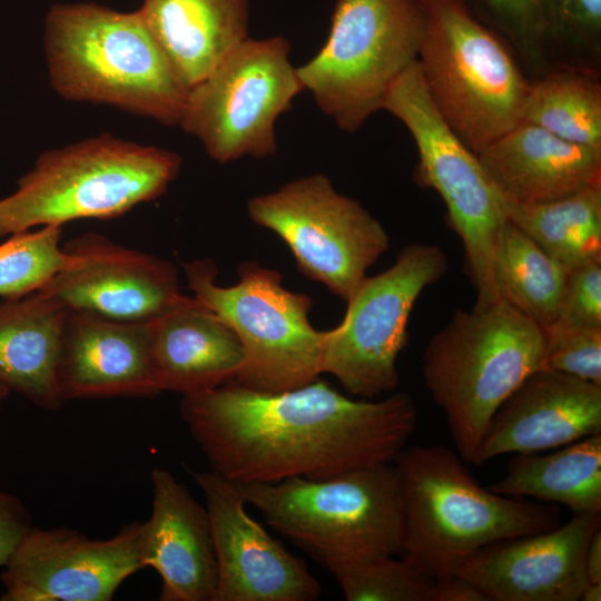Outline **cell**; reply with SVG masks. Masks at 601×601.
<instances>
[{
	"mask_svg": "<svg viewBox=\"0 0 601 601\" xmlns=\"http://www.w3.org/2000/svg\"><path fill=\"white\" fill-rule=\"evenodd\" d=\"M139 11L188 90L248 38L249 0H144Z\"/></svg>",
	"mask_w": 601,
	"mask_h": 601,
	"instance_id": "cell-24",
	"label": "cell"
},
{
	"mask_svg": "<svg viewBox=\"0 0 601 601\" xmlns=\"http://www.w3.org/2000/svg\"><path fill=\"white\" fill-rule=\"evenodd\" d=\"M584 570L589 582L601 583V531L591 536L584 555Z\"/></svg>",
	"mask_w": 601,
	"mask_h": 601,
	"instance_id": "cell-36",
	"label": "cell"
},
{
	"mask_svg": "<svg viewBox=\"0 0 601 601\" xmlns=\"http://www.w3.org/2000/svg\"><path fill=\"white\" fill-rule=\"evenodd\" d=\"M402 484V558L434 580L460 571L480 549L560 524L553 506L485 489L443 445L403 449L394 459Z\"/></svg>",
	"mask_w": 601,
	"mask_h": 601,
	"instance_id": "cell-3",
	"label": "cell"
},
{
	"mask_svg": "<svg viewBox=\"0 0 601 601\" xmlns=\"http://www.w3.org/2000/svg\"><path fill=\"white\" fill-rule=\"evenodd\" d=\"M32 526L31 513L21 499L0 491V566L7 564Z\"/></svg>",
	"mask_w": 601,
	"mask_h": 601,
	"instance_id": "cell-34",
	"label": "cell"
},
{
	"mask_svg": "<svg viewBox=\"0 0 601 601\" xmlns=\"http://www.w3.org/2000/svg\"><path fill=\"white\" fill-rule=\"evenodd\" d=\"M382 109L400 119L416 144V183L435 189L446 206L447 219L462 240L467 272L477 292L475 304L499 300L492 260L506 221L500 195L477 155L465 146L433 104L417 60L393 82Z\"/></svg>",
	"mask_w": 601,
	"mask_h": 601,
	"instance_id": "cell-10",
	"label": "cell"
},
{
	"mask_svg": "<svg viewBox=\"0 0 601 601\" xmlns=\"http://www.w3.org/2000/svg\"><path fill=\"white\" fill-rule=\"evenodd\" d=\"M152 509L145 521L141 562L157 571L161 601H215L217 563L205 506L174 474L151 470Z\"/></svg>",
	"mask_w": 601,
	"mask_h": 601,
	"instance_id": "cell-21",
	"label": "cell"
},
{
	"mask_svg": "<svg viewBox=\"0 0 601 601\" xmlns=\"http://www.w3.org/2000/svg\"><path fill=\"white\" fill-rule=\"evenodd\" d=\"M69 266L39 289L68 309L124 322L152 321L181 297L177 267L88 233L68 242Z\"/></svg>",
	"mask_w": 601,
	"mask_h": 601,
	"instance_id": "cell-16",
	"label": "cell"
},
{
	"mask_svg": "<svg viewBox=\"0 0 601 601\" xmlns=\"http://www.w3.org/2000/svg\"><path fill=\"white\" fill-rule=\"evenodd\" d=\"M533 79L601 70V0H462Z\"/></svg>",
	"mask_w": 601,
	"mask_h": 601,
	"instance_id": "cell-19",
	"label": "cell"
},
{
	"mask_svg": "<svg viewBox=\"0 0 601 601\" xmlns=\"http://www.w3.org/2000/svg\"><path fill=\"white\" fill-rule=\"evenodd\" d=\"M48 77L66 100L102 104L178 125L188 89L177 77L139 9L95 2L58 3L46 18Z\"/></svg>",
	"mask_w": 601,
	"mask_h": 601,
	"instance_id": "cell-2",
	"label": "cell"
},
{
	"mask_svg": "<svg viewBox=\"0 0 601 601\" xmlns=\"http://www.w3.org/2000/svg\"><path fill=\"white\" fill-rule=\"evenodd\" d=\"M347 601H433L435 580L402 556L328 566Z\"/></svg>",
	"mask_w": 601,
	"mask_h": 601,
	"instance_id": "cell-31",
	"label": "cell"
},
{
	"mask_svg": "<svg viewBox=\"0 0 601 601\" xmlns=\"http://www.w3.org/2000/svg\"><path fill=\"white\" fill-rule=\"evenodd\" d=\"M160 392L194 395L234 380L245 363L233 328L194 296L183 297L151 321Z\"/></svg>",
	"mask_w": 601,
	"mask_h": 601,
	"instance_id": "cell-23",
	"label": "cell"
},
{
	"mask_svg": "<svg viewBox=\"0 0 601 601\" xmlns=\"http://www.w3.org/2000/svg\"><path fill=\"white\" fill-rule=\"evenodd\" d=\"M9 394L10 391L2 383H0V411Z\"/></svg>",
	"mask_w": 601,
	"mask_h": 601,
	"instance_id": "cell-38",
	"label": "cell"
},
{
	"mask_svg": "<svg viewBox=\"0 0 601 601\" xmlns=\"http://www.w3.org/2000/svg\"><path fill=\"white\" fill-rule=\"evenodd\" d=\"M283 36L246 38L188 90L179 126L219 164L277 152L275 125L304 88Z\"/></svg>",
	"mask_w": 601,
	"mask_h": 601,
	"instance_id": "cell-11",
	"label": "cell"
},
{
	"mask_svg": "<svg viewBox=\"0 0 601 601\" xmlns=\"http://www.w3.org/2000/svg\"><path fill=\"white\" fill-rule=\"evenodd\" d=\"M522 119L601 150L600 73L566 69L530 80Z\"/></svg>",
	"mask_w": 601,
	"mask_h": 601,
	"instance_id": "cell-29",
	"label": "cell"
},
{
	"mask_svg": "<svg viewBox=\"0 0 601 601\" xmlns=\"http://www.w3.org/2000/svg\"><path fill=\"white\" fill-rule=\"evenodd\" d=\"M145 522L134 521L106 540L75 529L32 526L0 574L2 601H109L144 569Z\"/></svg>",
	"mask_w": 601,
	"mask_h": 601,
	"instance_id": "cell-14",
	"label": "cell"
},
{
	"mask_svg": "<svg viewBox=\"0 0 601 601\" xmlns=\"http://www.w3.org/2000/svg\"><path fill=\"white\" fill-rule=\"evenodd\" d=\"M180 415L210 470L245 484L324 480L391 463L415 428L417 408L405 392L353 400L318 377L279 393L231 380L183 396Z\"/></svg>",
	"mask_w": 601,
	"mask_h": 601,
	"instance_id": "cell-1",
	"label": "cell"
},
{
	"mask_svg": "<svg viewBox=\"0 0 601 601\" xmlns=\"http://www.w3.org/2000/svg\"><path fill=\"white\" fill-rule=\"evenodd\" d=\"M62 229L45 226L13 234L0 245V297L17 298L36 292L70 265L60 245Z\"/></svg>",
	"mask_w": 601,
	"mask_h": 601,
	"instance_id": "cell-30",
	"label": "cell"
},
{
	"mask_svg": "<svg viewBox=\"0 0 601 601\" xmlns=\"http://www.w3.org/2000/svg\"><path fill=\"white\" fill-rule=\"evenodd\" d=\"M240 489L273 530L325 569L402 555L403 494L393 462L324 480L289 477Z\"/></svg>",
	"mask_w": 601,
	"mask_h": 601,
	"instance_id": "cell-6",
	"label": "cell"
},
{
	"mask_svg": "<svg viewBox=\"0 0 601 601\" xmlns=\"http://www.w3.org/2000/svg\"><path fill=\"white\" fill-rule=\"evenodd\" d=\"M67 312L39 290L0 303V383L46 411L63 403L57 370Z\"/></svg>",
	"mask_w": 601,
	"mask_h": 601,
	"instance_id": "cell-25",
	"label": "cell"
},
{
	"mask_svg": "<svg viewBox=\"0 0 601 601\" xmlns=\"http://www.w3.org/2000/svg\"><path fill=\"white\" fill-rule=\"evenodd\" d=\"M433 601H487L470 580L455 573L435 580Z\"/></svg>",
	"mask_w": 601,
	"mask_h": 601,
	"instance_id": "cell-35",
	"label": "cell"
},
{
	"mask_svg": "<svg viewBox=\"0 0 601 601\" xmlns=\"http://www.w3.org/2000/svg\"><path fill=\"white\" fill-rule=\"evenodd\" d=\"M549 453L515 454L489 489L513 497L558 503L573 513L601 512V434Z\"/></svg>",
	"mask_w": 601,
	"mask_h": 601,
	"instance_id": "cell-26",
	"label": "cell"
},
{
	"mask_svg": "<svg viewBox=\"0 0 601 601\" xmlns=\"http://www.w3.org/2000/svg\"><path fill=\"white\" fill-rule=\"evenodd\" d=\"M193 296L225 321L238 336L245 363L233 380L262 393H279L322 374L324 331L309 323L312 298L285 288L278 270L256 262L238 266V282L216 284L209 258L184 264Z\"/></svg>",
	"mask_w": 601,
	"mask_h": 601,
	"instance_id": "cell-9",
	"label": "cell"
},
{
	"mask_svg": "<svg viewBox=\"0 0 601 601\" xmlns=\"http://www.w3.org/2000/svg\"><path fill=\"white\" fill-rule=\"evenodd\" d=\"M248 217L275 233L299 272L347 302L388 249L383 225L358 201L313 174L247 201Z\"/></svg>",
	"mask_w": 601,
	"mask_h": 601,
	"instance_id": "cell-13",
	"label": "cell"
},
{
	"mask_svg": "<svg viewBox=\"0 0 601 601\" xmlns=\"http://www.w3.org/2000/svg\"><path fill=\"white\" fill-rule=\"evenodd\" d=\"M204 494L217 563L215 601H315L319 581L246 512L240 484L209 470L193 473Z\"/></svg>",
	"mask_w": 601,
	"mask_h": 601,
	"instance_id": "cell-15",
	"label": "cell"
},
{
	"mask_svg": "<svg viewBox=\"0 0 601 601\" xmlns=\"http://www.w3.org/2000/svg\"><path fill=\"white\" fill-rule=\"evenodd\" d=\"M447 269L439 245L415 243L404 246L390 268L367 276L346 302L341 324L324 331L322 374L333 375L347 393L364 400L394 391L413 306Z\"/></svg>",
	"mask_w": 601,
	"mask_h": 601,
	"instance_id": "cell-12",
	"label": "cell"
},
{
	"mask_svg": "<svg viewBox=\"0 0 601 601\" xmlns=\"http://www.w3.org/2000/svg\"><path fill=\"white\" fill-rule=\"evenodd\" d=\"M566 274L561 263L506 219L492 260L500 299L546 328L555 321Z\"/></svg>",
	"mask_w": 601,
	"mask_h": 601,
	"instance_id": "cell-28",
	"label": "cell"
},
{
	"mask_svg": "<svg viewBox=\"0 0 601 601\" xmlns=\"http://www.w3.org/2000/svg\"><path fill=\"white\" fill-rule=\"evenodd\" d=\"M546 331L499 299L456 309L428 341L423 376L464 462L472 463L490 421L532 373L543 368Z\"/></svg>",
	"mask_w": 601,
	"mask_h": 601,
	"instance_id": "cell-4",
	"label": "cell"
},
{
	"mask_svg": "<svg viewBox=\"0 0 601 601\" xmlns=\"http://www.w3.org/2000/svg\"><path fill=\"white\" fill-rule=\"evenodd\" d=\"M601 434V385L550 368L529 375L490 421L472 464Z\"/></svg>",
	"mask_w": 601,
	"mask_h": 601,
	"instance_id": "cell-20",
	"label": "cell"
},
{
	"mask_svg": "<svg viewBox=\"0 0 601 601\" xmlns=\"http://www.w3.org/2000/svg\"><path fill=\"white\" fill-rule=\"evenodd\" d=\"M181 165L175 151L109 134L48 150L0 199V237L122 216L164 195Z\"/></svg>",
	"mask_w": 601,
	"mask_h": 601,
	"instance_id": "cell-5",
	"label": "cell"
},
{
	"mask_svg": "<svg viewBox=\"0 0 601 601\" xmlns=\"http://www.w3.org/2000/svg\"><path fill=\"white\" fill-rule=\"evenodd\" d=\"M543 368L601 385V327L550 326Z\"/></svg>",
	"mask_w": 601,
	"mask_h": 601,
	"instance_id": "cell-32",
	"label": "cell"
},
{
	"mask_svg": "<svg viewBox=\"0 0 601 601\" xmlns=\"http://www.w3.org/2000/svg\"><path fill=\"white\" fill-rule=\"evenodd\" d=\"M600 521V513H573L548 531L494 542L457 573L487 601H579L589 583L585 550Z\"/></svg>",
	"mask_w": 601,
	"mask_h": 601,
	"instance_id": "cell-17",
	"label": "cell"
},
{
	"mask_svg": "<svg viewBox=\"0 0 601 601\" xmlns=\"http://www.w3.org/2000/svg\"><path fill=\"white\" fill-rule=\"evenodd\" d=\"M57 381L63 402L159 394L151 321L124 322L68 309Z\"/></svg>",
	"mask_w": 601,
	"mask_h": 601,
	"instance_id": "cell-18",
	"label": "cell"
},
{
	"mask_svg": "<svg viewBox=\"0 0 601 601\" xmlns=\"http://www.w3.org/2000/svg\"><path fill=\"white\" fill-rule=\"evenodd\" d=\"M426 28L417 0H337L324 46L297 67L300 83L341 130L354 132L417 60Z\"/></svg>",
	"mask_w": 601,
	"mask_h": 601,
	"instance_id": "cell-8",
	"label": "cell"
},
{
	"mask_svg": "<svg viewBox=\"0 0 601 601\" xmlns=\"http://www.w3.org/2000/svg\"><path fill=\"white\" fill-rule=\"evenodd\" d=\"M427 20L417 62L445 121L477 154L521 119L530 80L462 0H417Z\"/></svg>",
	"mask_w": 601,
	"mask_h": 601,
	"instance_id": "cell-7",
	"label": "cell"
},
{
	"mask_svg": "<svg viewBox=\"0 0 601 601\" xmlns=\"http://www.w3.org/2000/svg\"><path fill=\"white\" fill-rule=\"evenodd\" d=\"M551 326L601 327V259L568 269L556 317Z\"/></svg>",
	"mask_w": 601,
	"mask_h": 601,
	"instance_id": "cell-33",
	"label": "cell"
},
{
	"mask_svg": "<svg viewBox=\"0 0 601 601\" xmlns=\"http://www.w3.org/2000/svg\"><path fill=\"white\" fill-rule=\"evenodd\" d=\"M476 155L495 189L521 204L549 203L601 184L600 149L523 119Z\"/></svg>",
	"mask_w": 601,
	"mask_h": 601,
	"instance_id": "cell-22",
	"label": "cell"
},
{
	"mask_svg": "<svg viewBox=\"0 0 601 601\" xmlns=\"http://www.w3.org/2000/svg\"><path fill=\"white\" fill-rule=\"evenodd\" d=\"M499 195L505 218L566 269L601 259V184L541 204Z\"/></svg>",
	"mask_w": 601,
	"mask_h": 601,
	"instance_id": "cell-27",
	"label": "cell"
},
{
	"mask_svg": "<svg viewBox=\"0 0 601 601\" xmlns=\"http://www.w3.org/2000/svg\"><path fill=\"white\" fill-rule=\"evenodd\" d=\"M580 600L582 601H600L601 600V583L589 582L583 589Z\"/></svg>",
	"mask_w": 601,
	"mask_h": 601,
	"instance_id": "cell-37",
	"label": "cell"
}]
</instances>
